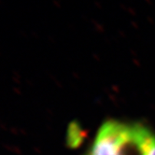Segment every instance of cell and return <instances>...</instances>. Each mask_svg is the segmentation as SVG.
I'll use <instances>...</instances> for the list:
<instances>
[{
  "label": "cell",
  "mask_w": 155,
  "mask_h": 155,
  "mask_svg": "<svg viewBox=\"0 0 155 155\" xmlns=\"http://www.w3.org/2000/svg\"><path fill=\"white\" fill-rule=\"evenodd\" d=\"M86 155H155V134L139 124L107 120Z\"/></svg>",
  "instance_id": "1"
}]
</instances>
